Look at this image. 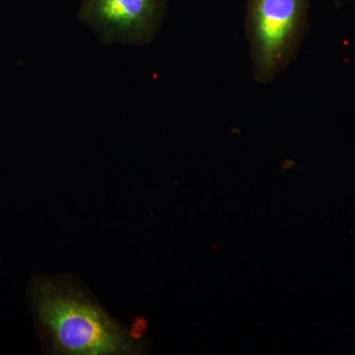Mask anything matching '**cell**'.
Instances as JSON below:
<instances>
[{"label": "cell", "mask_w": 355, "mask_h": 355, "mask_svg": "<svg viewBox=\"0 0 355 355\" xmlns=\"http://www.w3.org/2000/svg\"><path fill=\"white\" fill-rule=\"evenodd\" d=\"M27 298L51 354L133 355L141 350V335L114 319L73 280L35 275Z\"/></svg>", "instance_id": "cell-1"}, {"label": "cell", "mask_w": 355, "mask_h": 355, "mask_svg": "<svg viewBox=\"0 0 355 355\" xmlns=\"http://www.w3.org/2000/svg\"><path fill=\"white\" fill-rule=\"evenodd\" d=\"M311 0H247L245 31L257 83H272L297 58Z\"/></svg>", "instance_id": "cell-2"}, {"label": "cell", "mask_w": 355, "mask_h": 355, "mask_svg": "<svg viewBox=\"0 0 355 355\" xmlns=\"http://www.w3.org/2000/svg\"><path fill=\"white\" fill-rule=\"evenodd\" d=\"M168 0H81L77 17L105 44L141 46L158 34Z\"/></svg>", "instance_id": "cell-3"}]
</instances>
